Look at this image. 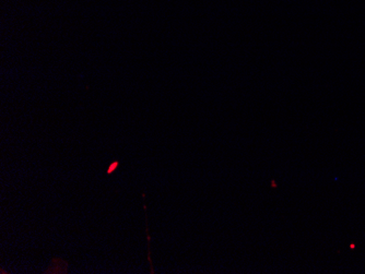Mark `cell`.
Here are the masks:
<instances>
[{"label":"cell","instance_id":"cell-1","mask_svg":"<svg viewBox=\"0 0 365 274\" xmlns=\"http://www.w3.org/2000/svg\"><path fill=\"white\" fill-rule=\"evenodd\" d=\"M118 167H120V161H118V159H116V161H113V162L108 165V171H106V174H108V175H110V174L115 173V171H116Z\"/></svg>","mask_w":365,"mask_h":274}]
</instances>
